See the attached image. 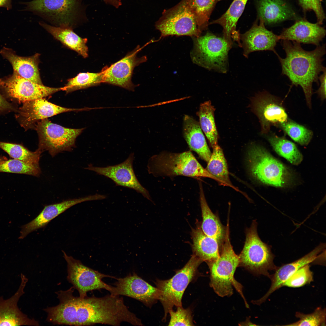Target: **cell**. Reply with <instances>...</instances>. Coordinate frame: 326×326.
Returning a JSON list of instances; mask_svg holds the SVG:
<instances>
[{
  "mask_svg": "<svg viewBox=\"0 0 326 326\" xmlns=\"http://www.w3.org/2000/svg\"><path fill=\"white\" fill-rule=\"evenodd\" d=\"M281 41L286 56L282 58L278 55L277 56L281 65L282 74L288 78L292 85L302 87L307 105L311 108L313 83L318 84L319 75L326 69L322 64L326 53L325 44L308 51L302 47L300 43L286 40Z\"/></svg>",
  "mask_w": 326,
  "mask_h": 326,
  "instance_id": "obj_1",
  "label": "cell"
},
{
  "mask_svg": "<svg viewBox=\"0 0 326 326\" xmlns=\"http://www.w3.org/2000/svg\"><path fill=\"white\" fill-rule=\"evenodd\" d=\"M249 167L253 176L261 183L280 188L292 186L295 180L291 170L266 149L254 144L248 152Z\"/></svg>",
  "mask_w": 326,
  "mask_h": 326,
  "instance_id": "obj_2",
  "label": "cell"
},
{
  "mask_svg": "<svg viewBox=\"0 0 326 326\" xmlns=\"http://www.w3.org/2000/svg\"><path fill=\"white\" fill-rule=\"evenodd\" d=\"M147 167L149 173L154 177H205L218 182L190 151L181 153L163 152L155 155L149 159Z\"/></svg>",
  "mask_w": 326,
  "mask_h": 326,
  "instance_id": "obj_3",
  "label": "cell"
},
{
  "mask_svg": "<svg viewBox=\"0 0 326 326\" xmlns=\"http://www.w3.org/2000/svg\"><path fill=\"white\" fill-rule=\"evenodd\" d=\"M229 224L227 222L225 237L221 247L219 257L207 263L210 272L209 285L220 297L232 296L235 287L243 297L242 286L234 278L239 261L238 256L235 253L231 243Z\"/></svg>",
  "mask_w": 326,
  "mask_h": 326,
  "instance_id": "obj_4",
  "label": "cell"
},
{
  "mask_svg": "<svg viewBox=\"0 0 326 326\" xmlns=\"http://www.w3.org/2000/svg\"><path fill=\"white\" fill-rule=\"evenodd\" d=\"M257 225L254 220L246 230L245 242L238 255L239 266L254 275H264L270 278L269 272L275 271L278 267L273 262L275 256L270 247L262 241L258 234Z\"/></svg>",
  "mask_w": 326,
  "mask_h": 326,
  "instance_id": "obj_5",
  "label": "cell"
},
{
  "mask_svg": "<svg viewBox=\"0 0 326 326\" xmlns=\"http://www.w3.org/2000/svg\"><path fill=\"white\" fill-rule=\"evenodd\" d=\"M193 38L190 56L193 63L209 70L226 73L229 66L228 53L232 46L223 37L209 32Z\"/></svg>",
  "mask_w": 326,
  "mask_h": 326,
  "instance_id": "obj_6",
  "label": "cell"
},
{
  "mask_svg": "<svg viewBox=\"0 0 326 326\" xmlns=\"http://www.w3.org/2000/svg\"><path fill=\"white\" fill-rule=\"evenodd\" d=\"M203 261L194 254L181 269L177 271L171 278L157 279L155 284L159 292L158 300L165 312L163 320L166 319L169 311L174 306H182V299L189 283L198 276V268Z\"/></svg>",
  "mask_w": 326,
  "mask_h": 326,
  "instance_id": "obj_7",
  "label": "cell"
},
{
  "mask_svg": "<svg viewBox=\"0 0 326 326\" xmlns=\"http://www.w3.org/2000/svg\"><path fill=\"white\" fill-rule=\"evenodd\" d=\"M155 27L160 31L161 37L170 35L197 37L201 33L187 0H182L174 6L164 10Z\"/></svg>",
  "mask_w": 326,
  "mask_h": 326,
  "instance_id": "obj_8",
  "label": "cell"
},
{
  "mask_svg": "<svg viewBox=\"0 0 326 326\" xmlns=\"http://www.w3.org/2000/svg\"><path fill=\"white\" fill-rule=\"evenodd\" d=\"M84 129L65 127L47 119L40 121L34 129L38 136V149L42 152L48 151L52 157L64 151H70L75 147L77 137Z\"/></svg>",
  "mask_w": 326,
  "mask_h": 326,
  "instance_id": "obj_9",
  "label": "cell"
},
{
  "mask_svg": "<svg viewBox=\"0 0 326 326\" xmlns=\"http://www.w3.org/2000/svg\"><path fill=\"white\" fill-rule=\"evenodd\" d=\"M27 8L58 26L72 27L79 17L81 0H33Z\"/></svg>",
  "mask_w": 326,
  "mask_h": 326,
  "instance_id": "obj_10",
  "label": "cell"
},
{
  "mask_svg": "<svg viewBox=\"0 0 326 326\" xmlns=\"http://www.w3.org/2000/svg\"><path fill=\"white\" fill-rule=\"evenodd\" d=\"M63 257L67 263V279L73 285L79 293V297L84 298L90 291L104 289L111 293L114 288L103 282L102 279L116 277L101 273L83 264L80 261L67 255L63 251Z\"/></svg>",
  "mask_w": 326,
  "mask_h": 326,
  "instance_id": "obj_11",
  "label": "cell"
},
{
  "mask_svg": "<svg viewBox=\"0 0 326 326\" xmlns=\"http://www.w3.org/2000/svg\"><path fill=\"white\" fill-rule=\"evenodd\" d=\"M252 107L259 119L263 134L268 133L272 126L279 127L289 119L283 101L266 91L254 97Z\"/></svg>",
  "mask_w": 326,
  "mask_h": 326,
  "instance_id": "obj_12",
  "label": "cell"
},
{
  "mask_svg": "<svg viewBox=\"0 0 326 326\" xmlns=\"http://www.w3.org/2000/svg\"><path fill=\"white\" fill-rule=\"evenodd\" d=\"M0 87L8 97L23 103L43 98L62 89L37 84L22 78L14 71L12 75L0 79Z\"/></svg>",
  "mask_w": 326,
  "mask_h": 326,
  "instance_id": "obj_13",
  "label": "cell"
},
{
  "mask_svg": "<svg viewBox=\"0 0 326 326\" xmlns=\"http://www.w3.org/2000/svg\"><path fill=\"white\" fill-rule=\"evenodd\" d=\"M85 109L69 108L62 107L41 98L24 103L18 109L16 118L25 130L35 129L37 123L42 120L62 113L79 111Z\"/></svg>",
  "mask_w": 326,
  "mask_h": 326,
  "instance_id": "obj_14",
  "label": "cell"
},
{
  "mask_svg": "<svg viewBox=\"0 0 326 326\" xmlns=\"http://www.w3.org/2000/svg\"><path fill=\"white\" fill-rule=\"evenodd\" d=\"M134 158V154L132 153L126 160L119 164L104 167L89 164L85 169L111 179L116 186L133 189L150 200L148 191L140 184L135 174L133 167Z\"/></svg>",
  "mask_w": 326,
  "mask_h": 326,
  "instance_id": "obj_15",
  "label": "cell"
},
{
  "mask_svg": "<svg viewBox=\"0 0 326 326\" xmlns=\"http://www.w3.org/2000/svg\"><path fill=\"white\" fill-rule=\"evenodd\" d=\"M141 48L137 46L121 59L110 66L104 67L101 71L103 75V82L133 91L135 87L131 81L133 69L147 60L145 56L141 57L137 56V53Z\"/></svg>",
  "mask_w": 326,
  "mask_h": 326,
  "instance_id": "obj_16",
  "label": "cell"
},
{
  "mask_svg": "<svg viewBox=\"0 0 326 326\" xmlns=\"http://www.w3.org/2000/svg\"><path fill=\"white\" fill-rule=\"evenodd\" d=\"M115 279L117 281L111 294L132 298L149 307L158 300L159 292L157 288L149 284L135 273Z\"/></svg>",
  "mask_w": 326,
  "mask_h": 326,
  "instance_id": "obj_17",
  "label": "cell"
},
{
  "mask_svg": "<svg viewBox=\"0 0 326 326\" xmlns=\"http://www.w3.org/2000/svg\"><path fill=\"white\" fill-rule=\"evenodd\" d=\"M259 19V24L256 21L249 30L240 34L244 56L248 58L253 52L267 50L272 51L278 55L275 48L280 40L279 35L266 29L263 20Z\"/></svg>",
  "mask_w": 326,
  "mask_h": 326,
  "instance_id": "obj_18",
  "label": "cell"
},
{
  "mask_svg": "<svg viewBox=\"0 0 326 326\" xmlns=\"http://www.w3.org/2000/svg\"><path fill=\"white\" fill-rule=\"evenodd\" d=\"M105 197L104 195L96 193L46 206L35 218L22 226L19 239H23L30 233L44 227L52 220L72 206L84 202L103 200Z\"/></svg>",
  "mask_w": 326,
  "mask_h": 326,
  "instance_id": "obj_19",
  "label": "cell"
},
{
  "mask_svg": "<svg viewBox=\"0 0 326 326\" xmlns=\"http://www.w3.org/2000/svg\"><path fill=\"white\" fill-rule=\"evenodd\" d=\"M21 282L14 294L7 299L0 296V326H38L39 323L29 318L19 309L18 303L24 293V289L28 279L23 274L21 275Z\"/></svg>",
  "mask_w": 326,
  "mask_h": 326,
  "instance_id": "obj_20",
  "label": "cell"
},
{
  "mask_svg": "<svg viewBox=\"0 0 326 326\" xmlns=\"http://www.w3.org/2000/svg\"><path fill=\"white\" fill-rule=\"evenodd\" d=\"M325 244L321 243L310 252L301 258L292 262L278 267L275 273L271 275L270 279L271 285L266 294L260 299L252 301L254 304L259 305L264 302L273 292L282 287L283 283L295 272L303 266L313 262L325 249Z\"/></svg>",
  "mask_w": 326,
  "mask_h": 326,
  "instance_id": "obj_21",
  "label": "cell"
},
{
  "mask_svg": "<svg viewBox=\"0 0 326 326\" xmlns=\"http://www.w3.org/2000/svg\"><path fill=\"white\" fill-rule=\"evenodd\" d=\"M317 22L311 23L304 19H298L290 27L283 29L279 35L280 40L299 43L320 45L326 34L324 27Z\"/></svg>",
  "mask_w": 326,
  "mask_h": 326,
  "instance_id": "obj_22",
  "label": "cell"
},
{
  "mask_svg": "<svg viewBox=\"0 0 326 326\" xmlns=\"http://www.w3.org/2000/svg\"><path fill=\"white\" fill-rule=\"evenodd\" d=\"M259 19L271 25L288 20L298 19L294 10L286 0H258Z\"/></svg>",
  "mask_w": 326,
  "mask_h": 326,
  "instance_id": "obj_23",
  "label": "cell"
},
{
  "mask_svg": "<svg viewBox=\"0 0 326 326\" xmlns=\"http://www.w3.org/2000/svg\"><path fill=\"white\" fill-rule=\"evenodd\" d=\"M0 53L11 64L14 69L21 77L37 84L43 85L38 68L40 54L29 57H21L11 49L4 47Z\"/></svg>",
  "mask_w": 326,
  "mask_h": 326,
  "instance_id": "obj_24",
  "label": "cell"
},
{
  "mask_svg": "<svg viewBox=\"0 0 326 326\" xmlns=\"http://www.w3.org/2000/svg\"><path fill=\"white\" fill-rule=\"evenodd\" d=\"M248 0H234L226 11L209 24H217L223 28V37L232 46V39L241 46L240 34L236 29L238 20L242 14Z\"/></svg>",
  "mask_w": 326,
  "mask_h": 326,
  "instance_id": "obj_25",
  "label": "cell"
},
{
  "mask_svg": "<svg viewBox=\"0 0 326 326\" xmlns=\"http://www.w3.org/2000/svg\"><path fill=\"white\" fill-rule=\"evenodd\" d=\"M183 121L184 136L189 148L208 162L212 153L199 122L187 115H184Z\"/></svg>",
  "mask_w": 326,
  "mask_h": 326,
  "instance_id": "obj_26",
  "label": "cell"
},
{
  "mask_svg": "<svg viewBox=\"0 0 326 326\" xmlns=\"http://www.w3.org/2000/svg\"><path fill=\"white\" fill-rule=\"evenodd\" d=\"M199 185L202 217L201 228L206 235L216 239L221 247L225 240L226 227L223 225L218 216L210 209L206 202L200 181L199 182Z\"/></svg>",
  "mask_w": 326,
  "mask_h": 326,
  "instance_id": "obj_27",
  "label": "cell"
},
{
  "mask_svg": "<svg viewBox=\"0 0 326 326\" xmlns=\"http://www.w3.org/2000/svg\"><path fill=\"white\" fill-rule=\"evenodd\" d=\"M193 254L206 263L213 261L219 257L221 247L215 239L205 234L199 224L192 229Z\"/></svg>",
  "mask_w": 326,
  "mask_h": 326,
  "instance_id": "obj_28",
  "label": "cell"
},
{
  "mask_svg": "<svg viewBox=\"0 0 326 326\" xmlns=\"http://www.w3.org/2000/svg\"><path fill=\"white\" fill-rule=\"evenodd\" d=\"M40 24L65 46L76 51L84 58L88 56V48L86 45L87 39L78 36L73 31L72 27H56L43 22H40Z\"/></svg>",
  "mask_w": 326,
  "mask_h": 326,
  "instance_id": "obj_29",
  "label": "cell"
},
{
  "mask_svg": "<svg viewBox=\"0 0 326 326\" xmlns=\"http://www.w3.org/2000/svg\"><path fill=\"white\" fill-rule=\"evenodd\" d=\"M213 148V152L207 162L206 170L217 179L220 184L239 191L230 181L226 161L222 149L217 144Z\"/></svg>",
  "mask_w": 326,
  "mask_h": 326,
  "instance_id": "obj_30",
  "label": "cell"
},
{
  "mask_svg": "<svg viewBox=\"0 0 326 326\" xmlns=\"http://www.w3.org/2000/svg\"><path fill=\"white\" fill-rule=\"evenodd\" d=\"M215 109L210 101L201 104L197 114L201 129L213 148L217 144L218 138L214 120Z\"/></svg>",
  "mask_w": 326,
  "mask_h": 326,
  "instance_id": "obj_31",
  "label": "cell"
},
{
  "mask_svg": "<svg viewBox=\"0 0 326 326\" xmlns=\"http://www.w3.org/2000/svg\"><path fill=\"white\" fill-rule=\"evenodd\" d=\"M267 140L274 150L291 164L296 165L300 164L303 157L296 145L283 137L272 135Z\"/></svg>",
  "mask_w": 326,
  "mask_h": 326,
  "instance_id": "obj_32",
  "label": "cell"
},
{
  "mask_svg": "<svg viewBox=\"0 0 326 326\" xmlns=\"http://www.w3.org/2000/svg\"><path fill=\"white\" fill-rule=\"evenodd\" d=\"M220 0H187L195 18L198 28L202 32L209 25L211 14L217 3Z\"/></svg>",
  "mask_w": 326,
  "mask_h": 326,
  "instance_id": "obj_33",
  "label": "cell"
},
{
  "mask_svg": "<svg viewBox=\"0 0 326 326\" xmlns=\"http://www.w3.org/2000/svg\"><path fill=\"white\" fill-rule=\"evenodd\" d=\"M0 148L14 159L29 164L39 165L42 152L38 149L35 152H31L21 145L1 141H0Z\"/></svg>",
  "mask_w": 326,
  "mask_h": 326,
  "instance_id": "obj_34",
  "label": "cell"
},
{
  "mask_svg": "<svg viewBox=\"0 0 326 326\" xmlns=\"http://www.w3.org/2000/svg\"><path fill=\"white\" fill-rule=\"evenodd\" d=\"M103 82V75L101 71L97 73H80L74 78L69 79L62 87V90L66 93L78 90L97 86Z\"/></svg>",
  "mask_w": 326,
  "mask_h": 326,
  "instance_id": "obj_35",
  "label": "cell"
},
{
  "mask_svg": "<svg viewBox=\"0 0 326 326\" xmlns=\"http://www.w3.org/2000/svg\"><path fill=\"white\" fill-rule=\"evenodd\" d=\"M279 127L294 141L302 146L308 144L313 135L311 130L289 119Z\"/></svg>",
  "mask_w": 326,
  "mask_h": 326,
  "instance_id": "obj_36",
  "label": "cell"
},
{
  "mask_svg": "<svg viewBox=\"0 0 326 326\" xmlns=\"http://www.w3.org/2000/svg\"><path fill=\"white\" fill-rule=\"evenodd\" d=\"M0 172L26 174L38 177L41 173L39 165L29 164L13 159L7 160L0 164Z\"/></svg>",
  "mask_w": 326,
  "mask_h": 326,
  "instance_id": "obj_37",
  "label": "cell"
},
{
  "mask_svg": "<svg viewBox=\"0 0 326 326\" xmlns=\"http://www.w3.org/2000/svg\"><path fill=\"white\" fill-rule=\"evenodd\" d=\"M295 316L299 320L286 326H325L326 312L325 308H316L312 313L305 314L296 312Z\"/></svg>",
  "mask_w": 326,
  "mask_h": 326,
  "instance_id": "obj_38",
  "label": "cell"
},
{
  "mask_svg": "<svg viewBox=\"0 0 326 326\" xmlns=\"http://www.w3.org/2000/svg\"><path fill=\"white\" fill-rule=\"evenodd\" d=\"M313 273L309 264L301 267L295 272L283 284L282 286L299 287L309 284L313 281Z\"/></svg>",
  "mask_w": 326,
  "mask_h": 326,
  "instance_id": "obj_39",
  "label": "cell"
},
{
  "mask_svg": "<svg viewBox=\"0 0 326 326\" xmlns=\"http://www.w3.org/2000/svg\"><path fill=\"white\" fill-rule=\"evenodd\" d=\"M176 307L177 309L176 311L171 309L169 312L170 315V320L168 325H194L191 309L188 308L184 309L182 306Z\"/></svg>",
  "mask_w": 326,
  "mask_h": 326,
  "instance_id": "obj_40",
  "label": "cell"
},
{
  "mask_svg": "<svg viewBox=\"0 0 326 326\" xmlns=\"http://www.w3.org/2000/svg\"><path fill=\"white\" fill-rule=\"evenodd\" d=\"M299 4L304 12L313 11L315 13L317 23L320 25L325 18V15L322 5L321 0H297Z\"/></svg>",
  "mask_w": 326,
  "mask_h": 326,
  "instance_id": "obj_41",
  "label": "cell"
},
{
  "mask_svg": "<svg viewBox=\"0 0 326 326\" xmlns=\"http://www.w3.org/2000/svg\"><path fill=\"white\" fill-rule=\"evenodd\" d=\"M18 109L8 101L0 92V114L5 113L17 111Z\"/></svg>",
  "mask_w": 326,
  "mask_h": 326,
  "instance_id": "obj_42",
  "label": "cell"
},
{
  "mask_svg": "<svg viewBox=\"0 0 326 326\" xmlns=\"http://www.w3.org/2000/svg\"><path fill=\"white\" fill-rule=\"evenodd\" d=\"M326 69L319 76L318 79L320 85L317 93L321 99L324 100L326 98Z\"/></svg>",
  "mask_w": 326,
  "mask_h": 326,
  "instance_id": "obj_43",
  "label": "cell"
},
{
  "mask_svg": "<svg viewBox=\"0 0 326 326\" xmlns=\"http://www.w3.org/2000/svg\"><path fill=\"white\" fill-rule=\"evenodd\" d=\"M106 3L113 5L116 8H118L121 5L120 0H104Z\"/></svg>",
  "mask_w": 326,
  "mask_h": 326,
  "instance_id": "obj_44",
  "label": "cell"
},
{
  "mask_svg": "<svg viewBox=\"0 0 326 326\" xmlns=\"http://www.w3.org/2000/svg\"><path fill=\"white\" fill-rule=\"evenodd\" d=\"M0 7L9 9L11 7V0H0Z\"/></svg>",
  "mask_w": 326,
  "mask_h": 326,
  "instance_id": "obj_45",
  "label": "cell"
},
{
  "mask_svg": "<svg viewBox=\"0 0 326 326\" xmlns=\"http://www.w3.org/2000/svg\"><path fill=\"white\" fill-rule=\"evenodd\" d=\"M7 160V158L5 157L0 156V164Z\"/></svg>",
  "mask_w": 326,
  "mask_h": 326,
  "instance_id": "obj_46",
  "label": "cell"
}]
</instances>
